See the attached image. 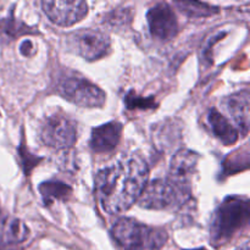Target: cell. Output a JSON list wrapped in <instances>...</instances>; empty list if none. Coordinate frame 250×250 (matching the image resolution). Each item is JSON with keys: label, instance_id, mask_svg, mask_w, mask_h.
<instances>
[{"label": "cell", "instance_id": "6da1fadb", "mask_svg": "<svg viewBox=\"0 0 250 250\" xmlns=\"http://www.w3.org/2000/svg\"><path fill=\"white\" fill-rule=\"evenodd\" d=\"M149 167L139 154L124 156L95 176V193L103 210L119 215L137 203L148 185Z\"/></svg>", "mask_w": 250, "mask_h": 250}, {"label": "cell", "instance_id": "7a4b0ae2", "mask_svg": "<svg viewBox=\"0 0 250 250\" xmlns=\"http://www.w3.org/2000/svg\"><path fill=\"white\" fill-rule=\"evenodd\" d=\"M249 199L247 197L229 195L217 207L210 224V241L220 247L231 241L249 224Z\"/></svg>", "mask_w": 250, "mask_h": 250}, {"label": "cell", "instance_id": "3957f363", "mask_svg": "<svg viewBox=\"0 0 250 250\" xmlns=\"http://www.w3.org/2000/svg\"><path fill=\"white\" fill-rule=\"evenodd\" d=\"M112 238L124 250H160L167 242V232L124 217L115 222Z\"/></svg>", "mask_w": 250, "mask_h": 250}, {"label": "cell", "instance_id": "277c9868", "mask_svg": "<svg viewBox=\"0 0 250 250\" xmlns=\"http://www.w3.org/2000/svg\"><path fill=\"white\" fill-rule=\"evenodd\" d=\"M192 199L190 188L181 187L166 178H156L146 186L139 205L146 209H168L172 207H182Z\"/></svg>", "mask_w": 250, "mask_h": 250}, {"label": "cell", "instance_id": "5b68a950", "mask_svg": "<svg viewBox=\"0 0 250 250\" xmlns=\"http://www.w3.org/2000/svg\"><path fill=\"white\" fill-rule=\"evenodd\" d=\"M56 90L66 100L81 107H102L105 103V93L94 83L76 73L61 77Z\"/></svg>", "mask_w": 250, "mask_h": 250}, {"label": "cell", "instance_id": "8992f818", "mask_svg": "<svg viewBox=\"0 0 250 250\" xmlns=\"http://www.w3.org/2000/svg\"><path fill=\"white\" fill-rule=\"evenodd\" d=\"M39 138L44 146L56 150H66L77 141V125L62 112H54L45 117L39 129Z\"/></svg>", "mask_w": 250, "mask_h": 250}, {"label": "cell", "instance_id": "52a82bcc", "mask_svg": "<svg viewBox=\"0 0 250 250\" xmlns=\"http://www.w3.org/2000/svg\"><path fill=\"white\" fill-rule=\"evenodd\" d=\"M67 44L76 54L88 61H95L110 53L111 41L105 32L100 29L82 28L67 38Z\"/></svg>", "mask_w": 250, "mask_h": 250}, {"label": "cell", "instance_id": "ba28073f", "mask_svg": "<svg viewBox=\"0 0 250 250\" xmlns=\"http://www.w3.org/2000/svg\"><path fill=\"white\" fill-rule=\"evenodd\" d=\"M149 31L155 39L171 41L178 33V21L172 7L167 2H158L146 12Z\"/></svg>", "mask_w": 250, "mask_h": 250}, {"label": "cell", "instance_id": "9c48e42d", "mask_svg": "<svg viewBox=\"0 0 250 250\" xmlns=\"http://www.w3.org/2000/svg\"><path fill=\"white\" fill-rule=\"evenodd\" d=\"M44 12L53 23L61 27H70L84 19L88 12L87 2L63 1V0H49L42 2Z\"/></svg>", "mask_w": 250, "mask_h": 250}, {"label": "cell", "instance_id": "30bf717a", "mask_svg": "<svg viewBox=\"0 0 250 250\" xmlns=\"http://www.w3.org/2000/svg\"><path fill=\"white\" fill-rule=\"evenodd\" d=\"M222 106L237 125V131L246 137L250 127V95L249 89L233 93L222 100Z\"/></svg>", "mask_w": 250, "mask_h": 250}, {"label": "cell", "instance_id": "8fae6325", "mask_svg": "<svg viewBox=\"0 0 250 250\" xmlns=\"http://www.w3.org/2000/svg\"><path fill=\"white\" fill-rule=\"evenodd\" d=\"M199 155L188 149H180L173 154L170 164L168 180L185 188H190L189 182L197 170Z\"/></svg>", "mask_w": 250, "mask_h": 250}, {"label": "cell", "instance_id": "7c38bea8", "mask_svg": "<svg viewBox=\"0 0 250 250\" xmlns=\"http://www.w3.org/2000/svg\"><path fill=\"white\" fill-rule=\"evenodd\" d=\"M122 125L117 121L107 122L92 129L89 146L95 153H109L117 146L122 137Z\"/></svg>", "mask_w": 250, "mask_h": 250}, {"label": "cell", "instance_id": "4fadbf2b", "mask_svg": "<svg viewBox=\"0 0 250 250\" xmlns=\"http://www.w3.org/2000/svg\"><path fill=\"white\" fill-rule=\"evenodd\" d=\"M208 124H209L210 129L212 134L221 142L224 146H233L237 143L239 138V133L233 127V125L224 116L220 111H217L215 107L208 111Z\"/></svg>", "mask_w": 250, "mask_h": 250}, {"label": "cell", "instance_id": "5bb4252c", "mask_svg": "<svg viewBox=\"0 0 250 250\" xmlns=\"http://www.w3.org/2000/svg\"><path fill=\"white\" fill-rule=\"evenodd\" d=\"M154 142L158 148L168 150L180 142L182 127L177 120H166L154 126Z\"/></svg>", "mask_w": 250, "mask_h": 250}, {"label": "cell", "instance_id": "9a60e30c", "mask_svg": "<svg viewBox=\"0 0 250 250\" xmlns=\"http://www.w3.org/2000/svg\"><path fill=\"white\" fill-rule=\"evenodd\" d=\"M29 229L23 221L16 217L0 215V238L7 244H19L28 238Z\"/></svg>", "mask_w": 250, "mask_h": 250}, {"label": "cell", "instance_id": "2e32d148", "mask_svg": "<svg viewBox=\"0 0 250 250\" xmlns=\"http://www.w3.org/2000/svg\"><path fill=\"white\" fill-rule=\"evenodd\" d=\"M39 193L45 204H51L54 202H66L72 195V188L61 181L51 180L41 183Z\"/></svg>", "mask_w": 250, "mask_h": 250}, {"label": "cell", "instance_id": "e0dca14e", "mask_svg": "<svg viewBox=\"0 0 250 250\" xmlns=\"http://www.w3.org/2000/svg\"><path fill=\"white\" fill-rule=\"evenodd\" d=\"M33 33H37V29L28 27L21 21H17L14 17L0 19V37L7 38V41L22 36V34Z\"/></svg>", "mask_w": 250, "mask_h": 250}, {"label": "cell", "instance_id": "ac0fdd59", "mask_svg": "<svg viewBox=\"0 0 250 250\" xmlns=\"http://www.w3.org/2000/svg\"><path fill=\"white\" fill-rule=\"evenodd\" d=\"M175 6L178 7L182 12H185L188 17H208L217 14L219 9L205 2L199 1H175Z\"/></svg>", "mask_w": 250, "mask_h": 250}, {"label": "cell", "instance_id": "d6986e66", "mask_svg": "<svg viewBox=\"0 0 250 250\" xmlns=\"http://www.w3.org/2000/svg\"><path fill=\"white\" fill-rule=\"evenodd\" d=\"M125 104L128 110H148V109H155L156 103L154 102L153 97L144 98L141 95H137L133 90L127 93L125 97Z\"/></svg>", "mask_w": 250, "mask_h": 250}, {"label": "cell", "instance_id": "ffe728a7", "mask_svg": "<svg viewBox=\"0 0 250 250\" xmlns=\"http://www.w3.org/2000/svg\"><path fill=\"white\" fill-rule=\"evenodd\" d=\"M19 155L20 159H21L22 168H23V172L26 176H29L32 170L42 161V158H38L37 155L29 153L28 148H27V146H24L23 142L19 146Z\"/></svg>", "mask_w": 250, "mask_h": 250}, {"label": "cell", "instance_id": "44dd1931", "mask_svg": "<svg viewBox=\"0 0 250 250\" xmlns=\"http://www.w3.org/2000/svg\"><path fill=\"white\" fill-rule=\"evenodd\" d=\"M129 14H131V9H116L110 14L109 21L111 24H122L126 21H129Z\"/></svg>", "mask_w": 250, "mask_h": 250}, {"label": "cell", "instance_id": "7402d4cb", "mask_svg": "<svg viewBox=\"0 0 250 250\" xmlns=\"http://www.w3.org/2000/svg\"><path fill=\"white\" fill-rule=\"evenodd\" d=\"M20 51L23 56H31L34 53V45L31 41H23L20 45Z\"/></svg>", "mask_w": 250, "mask_h": 250}, {"label": "cell", "instance_id": "603a6c76", "mask_svg": "<svg viewBox=\"0 0 250 250\" xmlns=\"http://www.w3.org/2000/svg\"><path fill=\"white\" fill-rule=\"evenodd\" d=\"M237 250H249V242H246L242 247H239Z\"/></svg>", "mask_w": 250, "mask_h": 250}, {"label": "cell", "instance_id": "cb8c5ba5", "mask_svg": "<svg viewBox=\"0 0 250 250\" xmlns=\"http://www.w3.org/2000/svg\"><path fill=\"white\" fill-rule=\"evenodd\" d=\"M195 250H207V249H204V248H200V249H195Z\"/></svg>", "mask_w": 250, "mask_h": 250}]
</instances>
